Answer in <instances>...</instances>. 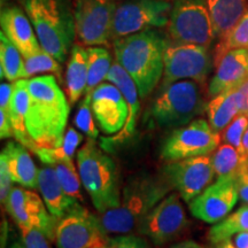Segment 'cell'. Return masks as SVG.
<instances>
[{"label":"cell","mask_w":248,"mask_h":248,"mask_svg":"<svg viewBox=\"0 0 248 248\" xmlns=\"http://www.w3.org/2000/svg\"><path fill=\"white\" fill-rule=\"evenodd\" d=\"M30 95L26 125L36 146L57 147L66 133L69 101L53 75L27 79Z\"/></svg>","instance_id":"1"},{"label":"cell","mask_w":248,"mask_h":248,"mask_svg":"<svg viewBox=\"0 0 248 248\" xmlns=\"http://www.w3.org/2000/svg\"><path fill=\"white\" fill-rule=\"evenodd\" d=\"M167 43L166 37L155 29L132 33L113 42L116 62L135 80L141 99L147 98L163 77Z\"/></svg>","instance_id":"2"},{"label":"cell","mask_w":248,"mask_h":248,"mask_svg":"<svg viewBox=\"0 0 248 248\" xmlns=\"http://www.w3.org/2000/svg\"><path fill=\"white\" fill-rule=\"evenodd\" d=\"M171 190L163 175L136 176L124 187L120 206L98 216L101 229L107 235L129 234L137 230L141 219Z\"/></svg>","instance_id":"3"},{"label":"cell","mask_w":248,"mask_h":248,"mask_svg":"<svg viewBox=\"0 0 248 248\" xmlns=\"http://www.w3.org/2000/svg\"><path fill=\"white\" fill-rule=\"evenodd\" d=\"M24 7L42 48L60 63L66 62L76 37L75 17L67 0H26Z\"/></svg>","instance_id":"4"},{"label":"cell","mask_w":248,"mask_h":248,"mask_svg":"<svg viewBox=\"0 0 248 248\" xmlns=\"http://www.w3.org/2000/svg\"><path fill=\"white\" fill-rule=\"evenodd\" d=\"M77 164L82 184L99 213L114 209L121 204L120 175L116 163L95 144L86 140L77 154Z\"/></svg>","instance_id":"5"},{"label":"cell","mask_w":248,"mask_h":248,"mask_svg":"<svg viewBox=\"0 0 248 248\" xmlns=\"http://www.w3.org/2000/svg\"><path fill=\"white\" fill-rule=\"evenodd\" d=\"M200 83L183 79L161 86L150 109L153 123L159 128H181L206 109Z\"/></svg>","instance_id":"6"},{"label":"cell","mask_w":248,"mask_h":248,"mask_svg":"<svg viewBox=\"0 0 248 248\" xmlns=\"http://www.w3.org/2000/svg\"><path fill=\"white\" fill-rule=\"evenodd\" d=\"M167 28L170 38L177 43L209 47L216 38L206 0H175Z\"/></svg>","instance_id":"7"},{"label":"cell","mask_w":248,"mask_h":248,"mask_svg":"<svg viewBox=\"0 0 248 248\" xmlns=\"http://www.w3.org/2000/svg\"><path fill=\"white\" fill-rule=\"evenodd\" d=\"M221 133L214 131L209 122L195 119L170 133L161 147V157L172 162L203 156L215 152L221 142Z\"/></svg>","instance_id":"8"},{"label":"cell","mask_w":248,"mask_h":248,"mask_svg":"<svg viewBox=\"0 0 248 248\" xmlns=\"http://www.w3.org/2000/svg\"><path fill=\"white\" fill-rule=\"evenodd\" d=\"M162 85L183 79H192L203 84L213 67L208 47L195 44L168 42L164 51Z\"/></svg>","instance_id":"9"},{"label":"cell","mask_w":248,"mask_h":248,"mask_svg":"<svg viewBox=\"0 0 248 248\" xmlns=\"http://www.w3.org/2000/svg\"><path fill=\"white\" fill-rule=\"evenodd\" d=\"M171 5L166 0H124L116 6L111 39L166 27Z\"/></svg>","instance_id":"10"},{"label":"cell","mask_w":248,"mask_h":248,"mask_svg":"<svg viewBox=\"0 0 248 248\" xmlns=\"http://www.w3.org/2000/svg\"><path fill=\"white\" fill-rule=\"evenodd\" d=\"M115 0H76V38L85 46H108L111 39Z\"/></svg>","instance_id":"11"},{"label":"cell","mask_w":248,"mask_h":248,"mask_svg":"<svg viewBox=\"0 0 248 248\" xmlns=\"http://www.w3.org/2000/svg\"><path fill=\"white\" fill-rule=\"evenodd\" d=\"M178 193L163 198L141 222L137 231L156 246L169 243L177 238L187 226V217Z\"/></svg>","instance_id":"12"},{"label":"cell","mask_w":248,"mask_h":248,"mask_svg":"<svg viewBox=\"0 0 248 248\" xmlns=\"http://www.w3.org/2000/svg\"><path fill=\"white\" fill-rule=\"evenodd\" d=\"M162 175L182 199L190 203L213 182L215 170L212 156L203 155L169 162L164 166Z\"/></svg>","instance_id":"13"},{"label":"cell","mask_w":248,"mask_h":248,"mask_svg":"<svg viewBox=\"0 0 248 248\" xmlns=\"http://www.w3.org/2000/svg\"><path fill=\"white\" fill-rule=\"evenodd\" d=\"M4 206L20 230L35 228L49 241H55L59 219L48 212L44 201L35 192L13 187Z\"/></svg>","instance_id":"14"},{"label":"cell","mask_w":248,"mask_h":248,"mask_svg":"<svg viewBox=\"0 0 248 248\" xmlns=\"http://www.w3.org/2000/svg\"><path fill=\"white\" fill-rule=\"evenodd\" d=\"M108 235L101 229L99 217L84 207L59 219L55 231L57 248H94L107 246Z\"/></svg>","instance_id":"15"},{"label":"cell","mask_w":248,"mask_h":248,"mask_svg":"<svg viewBox=\"0 0 248 248\" xmlns=\"http://www.w3.org/2000/svg\"><path fill=\"white\" fill-rule=\"evenodd\" d=\"M239 199L237 176L219 177L207 186L190 202L191 214L201 221L214 224L231 213Z\"/></svg>","instance_id":"16"},{"label":"cell","mask_w":248,"mask_h":248,"mask_svg":"<svg viewBox=\"0 0 248 248\" xmlns=\"http://www.w3.org/2000/svg\"><path fill=\"white\" fill-rule=\"evenodd\" d=\"M91 107L99 128L106 135L119 133L129 116V105L113 83L102 82L92 93Z\"/></svg>","instance_id":"17"},{"label":"cell","mask_w":248,"mask_h":248,"mask_svg":"<svg viewBox=\"0 0 248 248\" xmlns=\"http://www.w3.org/2000/svg\"><path fill=\"white\" fill-rule=\"evenodd\" d=\"M208 86L209 97L238 88L248 79V48H235L223 55Z\"/></svg>","instance_id":"18"},{"label":"cell","mask_w":248,"mask_h":248,"mask_svg":"<svg viewBox=\"0 0 248 248\" xmlns=\"http://www.w3.org/2000/svg\"><path fill=\"white\" fill-rule=\"evenodd\" d=\"M0 24L2 32L16 46L23 58L38 53L42 49L35 28L21 8L16 6L2 8Z\"/></svg>","instance_id":"19"},{"label":"cell","mask_w":248,"mask_h":248,"mask_svg":"<svg viewBox=\"0 0 248 248\" xmlns=\"http://www.w3.org/2000/svg\"><path fill=\"white\" fill-rule=\"evenodd\" d=\"M0 164H4L14 183L27 188H38V175L32 157L20 142L8 141L0 154Z\"/></svg>","instance_id":"20"},{"label":"cell","mask_w":248,"mask_h":248,"mask_svg":"<svg viewBox=\"0 0 248 248\" xmlns=\"http://www.w3.org/2000/svg\"><path fill=\"white\" fill-rule=\"evenodd\" d=\"M38 188L48 212L58 219L80 209L83 204L64 192L52 166L39 169Z\"/></svg>","instance_id":"21"},{"label":"cell","mask_w":248,"mask_h":248,"mask_svg":"<svg viewBox=\"0 0 248 248\" xmlns=\"http://www.w3.org/2000/svg\"><path fill=\"white\" fill-rule=\"evenodd\" d=\"M106 80L113 83L114 85H116L120 89V91L122 92L123 97L125 98L129 105V116L126 119L123 129L117 133L116 137L111 138V140L114 142H121L125 140L126 138L131 137L136 131L139 108H140V105H139V97L140 95H139L137 84H136L135 80L132 79V77L117 62L113 63L106 77Z\"/></svg>","instance_id":"22"},{"label":"cell","mask_w":248,"mask_h":248,"mask_svg":"<svg viewBox=\"0 0 248 248\" xmlns=\"http://www.w3.org/2000/svg\"><path fill=\"white\" fill-rule=\"evenodd\" d=\"M88 51L82 44H74L66 70V94L70 106H74L85 93L88 85Z\"/></svg>","instance_id":"23"},{"label":"cell","mask_w":248,"mask_h":248,"mask_svg":"<svg viewBox=\"0 0 248 248\" xmlns=\"http://www.w3.org/2000/svg\"><path fill=\"white\" fill-rule=\"evenodd\" d=\"M30 95L27 86V78L18 79L14 82V91L12 94L11 104H9V119L13 126L15 140L28 150L32 151L36 147L35 142L30 138L26 125V116L29 108Z\"/></svg>","instance_id":"24"},{"label":"cell","mask_w":248,"mask_h":248,"mask_svg":"<svg viewBox=\"0 0 248 248\" xmlns=\"http://www.w3.org/2000/svg\"><path fill=\"white\" fill-rule=\"evenodd\" d=\"M214 30L219 39L233 28L248 9V0H206Z\"/></svg>","instance_id":"25"},{"label":"cell","mask_w":248,"mask_h":248,"mask_svg":"<svg viewBox=\"0 0 248 248\" xmlns=\"http://www.w3.org/2000/svg\"><path fill=\"white\" fill-rule=\"evenodd\" d=\"M235 89L219 93L207 105L208 122L214 131L221 133L240 114Z\"/></svg>","instance_id":"26"},{"label":"cell","mask_w":248,"mask_h":248,"mask_svg":"<svg viewBox=\"0 0 248 248\" xmlns=\"http://www.w3.org/2000/svg\"><path fill=\"white\" fill-rule=\"evenodd\" d=\"M82 140V133L77 132L74 128H69L66 130V133L59 146L54 148L36 146L32 152L43 163L47 164V166H53L59 161L73 160L77 147L79 146Z\"/></svg>","instance_id":"27"},{"label":"cell","mask_w":248,"mask_h":248,"mask_svg":"<svg viewBox=\"0 0 248 248\" xmlns=\"http://www.w3.org/2000/svg\"><path fill=\"white\" fill-rule=\"evenodd\" d=\"M88 51V85L84 95H92L93 91L106 79L111 66V55L101 46H89Z\"/></svg>","instance_id":"28"},{"label":"cell","mask_w":248,"mask_h":248,"mask_svg":"<svg viewBox=\"0 0 248 248\" xmlns=\"http://www.w3.org/2000/svg\"><path fill=\"white\" fill-rule=\"evenodd\" d=\"M245 231H248V204H244L217 222L209 230L208 238L210 243L216 245L223 240L231 239V237Z\"/></svg>","instance_id":"29"},{"label":"cell","mask_w":248,"mask_h":248,"mask_svg":"<svg viewBox=\"0 0 248 248\" xmlns=\"http://www.w3.org/2000/svg\"><path fill=\"white\" fill-rule=\"evenodd\" d=\"M23 55L18 48L7 38L1 31L0 33V73L1 79L6 78L8 82H16L21 79L23 71Z\"/></svg>","instance_id":"30"},{"label":"cell","mask_w":248,"mask_h":248,"mask_svg":"<svg viewBox=\"0 0 248 248\" xmlns=\"http://www.w3.org/2000/svg\"><path fill=\"white\" fill-rule=\"evenodd\" d=\"M38 74H49L57 77L60 84L63 83L62 80V67L61 63L51 54L40 49L38 53L24 58L22 78H29V77L36 76Z\"/></svg>","instance_id":"31"},{"label":"cell","mask_w":248,"mask_h":248,"mask_svg":"<svg viewBox=\"0 0 248 248\" xmlns=\"http://www.w3.org/2000/svg\"><path fill=\"white\" fill-rule=\"evenodd\" d=\"M212 162L217 177L237 176L245 164L241 161L239 151L230 144H223L214 152Z\"/></svg>","instance_id":"32"},{"label":"cell","mask_w":248,"mask_h":248,"mask_svg":"<svg viewBox=\"0 0 248 248\" xmlns=\"http://www.w3.org/2000/svg\"><path fill=\"white\" fill-rule=\"evenodd\" d=\"M235 48H248V9L238 23L219 39L214 55V64L221 60L225 53Z\"/></svg>","instance_id":"33"},{"label":"cell","mask_w":248,"mask_h":248,"mask_svg":"<svg viewBox=\"0 0 248 248\" xmlns=\"http://www.w3.org/2000/svg\"><path fill=\"white\" fill-rule=\"evenodd\" d=\"M52 167L55 169L59 182H60L64 192H66L69 197L83 202L84 199H83L82 191H80V185L83 184L82 181H80V177L76 172L74 161L62 160L53 164Z\"/></svg>","instance_id":"34"},{"label":"cell","mask_w":248,"mask_h":248,"mask_svg":"<svg viewBox=\"0 0 248 248\" xmlns=\"http://www.w3.org/2000/svg\"><path fill=\"white\" fill-rule=\"evenodd\" d=\"M91 99L92 95H84V98L79 104L75 119H74V123H75L76 128L79 129L83 133H85L89 138L95 139L99 136V130L94 122Z\"/></svg>","instance_id":"35"},{"label":"cell","mask_w":248,"mask_h":248,"mask_svg":"<svg viewBox=\"0 0 248 248\" xmlns=\"http://www.w3.org/2000/svg\"><path fill=\"white\" fill-rule=\"evenodd\" d=\"M248 128V116L239 114L226 128L221 132V140L224 144H230L238 151L241 147V140Z\"/></svg>","instance_id":"36"},{"label":"cell","mask_w":248,"mask_h":248,"mask_svg":"<svg viewBox=\"0 0 248 248\" xmlns=\"http://www.w3.org/2000/svg\"><path fill=\"white\" fill-rule=\"evenodd\" d=\"M108 248H152L144 238L132 234H120L108 239Z\"/></svg>","instance_id":"37"},{"label":"cell","mask_w":248,"mask_h":248,"mask_svg":"<svg viewBox=\"0 0 248 248\" xmlns=\"http://www.w3.org/2000/svg\"><path fill=\"white\" fill-rule=\"evenodd\" d=\"M21 241L24 248H51L46 235L35 228L21 229Z\"/></svg>","instance_id":"38"},{"label":"cell","mask_w":248,"mask_h":248,"mask_svg":"<svg viewBox=\"0 0 248 248\" xmlns=\"http://www.w3.org/2000/svg\"><path fill=\"white\" fill-rule=\"evenodd\" d=\"M12 183H13V179L9 175L8 170L6 169L4 164H0V200L2 204H5L12 188H13Z\"/></svg>","instance_id":"39"},{"label":"cell","mask_w":248,"mask_h":248,"mask_svg":"<svg viewBox=\"0 0 248 248\" xmlns=\"http://www.w3.org/2000/svg\"><path fill=\"white\" fill-rule=\"evenodd\" d=\"M235 91H237L238 105H239V113L248 116V79L238 86Z\"/></svg>","instance_id":"40"},{"label":"cell","mask_w":248,"mask_h":248,"mask_svg":"<svg viewBox=\"0 0 248 248\" xmlns=\"http://www.w3.org/2000/svg\"><path fill=\"white\" fill-rule=\"evenodd\" d=\"M237 186L240 200L245 204H248V172L244 167L237 175Z\"/></svg>","instance_id":"41"},{"label":"cell","mask_w":248,"mask_h":248,"mask_svg":"<svg viewBox=\"0 0 248 248\" xmlns=\"http://www.w3.org/2000/svg\"><path fill=\"white\" fill-rule=\"evenodd\" d=\"M0 137L1 139L14 137L13 126H12L11 119L7 110L0 109Z\"/></svg>","instance_id":"42"},{"label":"cell","mask_w":248,"mask_h":248,"mask_svg":"<svg viewBox=\"0 0 248 248\" xmlns=\"http://www.w3.org/2000/svg\"><path fill=\"white\" fill-rule=\"evenodd\" d=\"M14 91V83H1L0 85V109H9V104H11L12 94Z\"/></svg>","instance_id":"43"},{"label":"cell","mask_w":248,"mask_h":248,"mask_svg":"<svg viewBox=\"0 0 248 248\" xmlns=\"http://www.w3.org/2000/svg\"><path fill=\"white\" fill-rule=\"evenodd\" d=\"M232 241L237 248H248V231L237 233Z\"/></svg>","instance_id":"44"},{"label":"cell","mask_w":248,"mask_h":248,"mask_svg":"<svg viewBox=\"0 0 248 248\" xmlns=\"http://www.w3.org/2000/svg\"><path fill=\"white\" fill-rule=\"evenodd\" d=\"M239 154H240L241 161H243V163L245 164L246 163V161L248 160V128L246 130V132H245L243 140H241V147L239 150Z\"/></svg>","instance_id":"45"},{"label":"cell","mask_w":248,"mask_h":248,"mask_svg":"<svg viewBox=\"0 0 248 248\" xmlns=\"http://www.w3.org/2000/svg\"><path fill=\"white\" fill-rule=\"evenodd\" d=\"M170 248H203V247L201 246L200 244L195 243L193 240H187V241H183V243L173 245V246Z\"/></svg>","instance_id":"46"},{"label":"cell","mask_w":248,"mask_h":248,"mask_svg":"<svg viewBox=\"0 0 248 248\" xmlns=\"http://www.w3.org/2000/svg\"><path fill=\"white\" fill-rule=\"evenodd\" d=\"M215 248H237V247L234 246L233 241L231 239H226V240L221 241V243L216 244Z\"/></svg>","instance_id":"47"},{"label":"cell","mask_w":248,"mask_h":248,"mask_svg":"<svg viewBox=\"0 0 248 248\" xmlns=\"http://www.w3.org/2000/svg\"><path fill=\"white\" fill-rule=\"evenodd\" d=\"M9 248H24L22 241H13Z\"/></svg>","instance_id":"48"},{"label":"cell","mask_w":248,"mask_h":248,"mask_svg":"<svg viewBox=\"0 0 248 248\" xmlns=\"http://www.w3.org/2000/svg\"><path fill=\"white\" fill-rule=\"evenodd\" d=\"M244 168H245V170H246V171L248 172V160L246 161V163H245V166H244Z\"/></svg>","instance_id":"49"},{"label":"cell","mask_w":248,"mask_h":248,"mask_svg":"<svg viewBox=\"0 0 248 248\" xmlns=\"http://www.w3.org/2000/svg\"><path fill=\"white\" fill-rule=\"evenodd\" d=\"M94 248H108L107 246H98V247H94Z\"/></svg>","instance_id":"50"}]
</instances>
